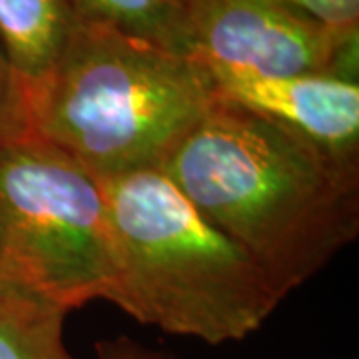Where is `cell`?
Masks as SVG:
<instances>
[{
    "mask_svg": "<svg viewBox=\"0 0 359 359\" xmlns=\"http://www.w3.org/2000/svg\"><path fill=\"white\" fill-rule=\"evenodd\" d=\"M28 130V116L11 62L0 44V142Z\"/></svg>",
    "mask_w": 359,
    "mask_h": 359,
    "instance_id": "cell-10",
    "label": "cell"
},
{
    "mask_svg": "<svg viewBox=\"0 0 359 359\" xmlns=\"http://www.w3.org/2000/svg\"><path fill=\"white\" fill-rule=\"evenodd\" d=\"M76 20L72 0H0V44L26 116L48 86Z\"/></svg>",
    "mask_w": 359,
    "mask_h": 359,
    "instance_id": "cell-7",
    "label": "cell"
},
{
    "mask_svg": "<svg viewBox=\"0 0 359 359\" xmlns=\"http://www.w3.org/2000/svg\"><path fill=\"white\" fill-rule=\"evenodd\" d=\"M192 58L252 76L321 72L358 82V30H334L285 0H186Z\"/></svg>",
    "mask_w": 359,
    "mask_h": 359,
    "instance_id": "cell-5",
    "label": "cell"
},
{
    "mask_svg": "<svg viewBox=\"0 0 359 359\" xmlns=\"http://www.w3.org/2000/svg\"><path fill=\"white\" fill-rule=\"evenodd\" d=\"M283 299L359 233V168L216 98L160 166Z\"/></svg>",
    "mask_w": 359,
    "mask_h": 359,
    "instance_id": "cell-1",
    "label": "cell"
},
{
    "mask_svg": "<svg viewBox=\"0 0 359 359\" xmlns=\"http://www.w3.org/2000/svg\"><path fill=\"white\" fill-rule=\"evenodd\" d=\"M78 16L192 58L186 0H72Z\"/></svg>",
    "mask_w": 359,
    "mask_h": 359,
    "instance_id": "cell-9",
    "label": "cell"
},
{
    "mask_svg": "<svg viewBox=\"0 0 359 359\" xmlns=\"http://www.w3.org/2000/svg\"><path fill=\"white\" fill-rule=\"evenodd\" d=\"M285 2L327 28L334 30L359 28V0H285Z\"/></svg>",
    "mask_w": 359,
    "mask_h": 359,
    "instance_id": "cell-11",
    "label": "cell"
},
{
    "mask_svg": "<svg viewBox=\"0 0 359 359\" xmlns=\"http://www.w3.org/2000/svg\"><path fill=\"white\" fill-rule=\"evenodd\" d=\"M98 359H172L164 351L152 347H144L130 337H116L108 341H100L96 346Z\"/></svg>",
    "mask_w": 359,
    "mask_h": 359,
    "instance_id": "cell-12",
    "label": "cell"
},
{
    "mask_svg": "<svg viewBox=\"0 0 359 359\" xmlns=\"http://www.w3.org/2000/svg\"><path fill=\"white\" fill-rule=\"evenodd\" d=\"M112 233V304L142 325L210 346L242 341L280 306L240 244L162 170L102 182Z\"/></svg>",
    "mask_w": 359,
    "mask_h": 359,
    "instance_id": "cell-2",
    "label": "cell"
},
{
    "mask_svg": "<svg viewBox=\"0 0 359 359\" xmlns=\"http://www.w3.org/2000/svg\"><path fill=\"white\" fill-rule=\"evenodd\" d=\"M216 98L290 130L323 154L359 168V84L308 72L252 76L208 70Z\"/></svg>",
    "mask_w": 359,
    "mask_h": 359,
    "instance_id": "cell-6",
    "label": "cell"
},
{
    "mask_svg": "<svg viewBox=\"0 0 359 359\" xmlns=\"http://www.w3.org/2000/svg\"><path fill=\"white\" fill-rule=\"evenodd\" d=\"M68 311L0 276V359H76L66 347Z\"/></svg>",
    "mask_w": 359,
    "mask_h": 359,
    "instance_id": "cell-8",
    "label": "cell"
},
{
    "mask_svg": "<svg viewBox=\"0 0 359 359\" xmlns=\"http://www.w3.org/2000/svg\"><path fill=\"white\" fill-rule=\"evenodd\" d=\"M214 100L196 58L78 16L28 128L108 182L160 170Z\"/></svg>",
    "mask_w": 359,
    "mask_h": 359,
    "instance_id": "cell-3",
    "label": "cell"
},
{
    "mask_svg": "<svg viewBox=\"0 0 359 359\" xmlns=\"http://www.w3.org/2000/svg\"><path fill=\"white\" fill-rule=\"evenodd\" d=\"M0 276L66 311L114 294L102 182L30 128L0 142Z\"/></svg>",
    "mask_w": 359,
    "mask_h": 359,
    "instance_id": "cell-4",
    "label": "cell"
}]
</instances>
